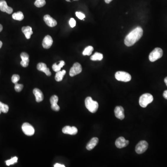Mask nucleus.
<instances>
[{
  "mask_svg": "<svg viewBox=\"0 0 167 167\" xmlns=\"http://www.w3.org/2000/svg\"><path fill=\"white\" fill-rule=\"evenodd\" d=\"M22 130L24 133L28 136H33L35 134L34 127L28 123H25L22 125Z\"/></svg>",
  "mask_w": 167,
  "mask_h": 167,
  "instance_id": "7",
  "label": "nucleus"
},
{
  "mask_svg": "<svg viewBox=\"0 0 167 167\" xmlns=\"http://www.w3.org/2000/svg\"><path fill=\"white\" fill-rule=\"evenodd\" d=\"M129 143V141L126 140L124 137H119L117 139L115 142V145L119 149H121L127 146Z\"/></svg>",
  "mask_w": 167,
  "mask_h": 167,
  "instance_id": "9",
  "label": "nucleus"
},
{
  "mask_svg": "<svg viewBox=\"0 0 167 167\" xmlns=\"http://www.w3.org/2000/svg\"><path fill=\"white\" fill-rule=\"evenodd\" d=\"M115 76L117 80L125 82L130 81L131 79V75L129 73L123 71H118L117 72L115 73Z\"/></svg>",
  "mask_w": 167,
  "mask_h": 167,
  "instance_id": "5",
  "label": "nucleus"
},
{
  "mask_svg": "<svg viewBox=\"0 0 167 167\" xmlns=\"http://www.w3.org/2000/svg\"><path fill=\"white\" fill-rule=\"evenodd\" d=\"M23 88V85L22 84H19L17 83L15 84L14 89L17 92H20L22 90Z\"/></svg>",
  "mask_w": 167,
  "mask_h": 167,
  "instance_id": "30",
  "label": "nucleus"
},
{
  "mask_svg": "<svg viewBox=\"0 0 167 167\" xmlns=\"http://www.w3.org/2000/svg\"><path fill=\"white\" fill-rule=\"evenodd\" d=\"M45 0H36L35 2V5L38 8L43 7L46 4Z\"/></svg>",
  "mask_w": 167,
  "mask_h": 167,
  "instance_id": "27",
  "label": "nucleus"
},
{
  "mask_svg": "<svg viewBox=\"0 0 167 167\" xmlns=\"http://www.w3.org/2000/svg\"><path fill=\"white\" fill-rule=\"evenodd\" d=\"M62 132L66 134L75 135L78 133V129L74 126L71 127L70 126H66L62 129Z\"/></svg>",
  "mask_w": 167,
  "mask_h": 167,
  "instance_id": "14",
  "label": "nucleus"
},
{
  "mask_svg": "<svg viewBox=\"0 0 167 167\" xmlns=\"http://www.w3.org/2000/svg\"><path fill=\"white\" fill-rule=\"evenodd\" d=\"M112 1V0H104L105 2L107 4H110V2H111Z\"/></svg>",
  "mask_w": 167,
  "mask_h": 167,
  "instance_id": "35",
  "label": "nucleus"
},
{
  "mask_svg": "<svg viewBox=\"0 0 167 167\" xmlns=\"http://www.w3.org/2000/svg\"><path fill=\"white\" fill-rule=\"evenodd\" d=\"M143 35V30L140 27H137L131 31L125 39V44L127 47H131L138 41Z\"/></svg>",
  "mask_w": 167,
  "mask_h": 167,
  "instance_id": "1",
  "label": "nucleus"
},
{
  "mask_svg": "<svg viewBox=\"0 0 167 167\" xmlns=\"http://www.w3.org/2000/svg\"><path fill=\"white\" fill-rule=\"evenodd\" d=\"M22 32H23L27 39H30L31 36L33 34L32 27L30 26L23 27L22 28Z\"/></svg>",
  "mask_w": 167,
  "mask_h": 167,
  "instance_id": "20",
  "label": "nucleus"
},
{
  "mask_svg": "<svg viewBox=\"0 0 167 167\" xmlns=\"http://www.w3.org/2000/svg\"><path fill=\"white\" fill-rule=\"evenodd\" d=\"M2 29H3L2 26L1 25V24H0V32L2 30Z\"/></svg>",
  "mask_w": 167,
  "mask_h": 167,
  "instance_id": "36",
  "label": "nucleus"
},
{
  "mask_svg": "<svg viewBox=\"0 0 167 167\" xmlns=\"http://www.w3.org/2000/svg\"><path fill=\"white\" fill-rule=\"evenodd\" d=\"M59 98L56 95H53L50 99V103L51 104V108L53 111L58 112L60 111V108L57 103Z\"/></svg>",
  "mask_w": 167,
  "mask_h": 167,
  "instance_id": "13",
  "label": "nucleus"
},
{
  "mask_svg": "<svg viewBox=\"0 0 167 167\" xmlns=\"http://www.w3.org/2000/svg\"><path fill=\"white\" fill-rule=\"evenodd\" d=\"M9 106L7 104L0 102V110L3 113H7L9 111Z\"/></svg>",
  "mask_w": 167,
  "mask_h": 167,
  "instance_id": "26",
  "label": "nucleus"
},
{
  "mask_svg": "<svg viewBox=\"0 0 167 167\" xmlns=\"http://www.w3.org/2000/svg\"><path fill=\"white\" fill-rule=\"evenodd\" d=\"M53 43V40L51 36L48 35L44 38L42 41V46L45 49H49Z\"/></svg>",
  "mask_w": 167,
  "mask_h": 167,
  "instance_id": "15",
  "label": "nucleus"
},
{
  "mask_svg": "<svg viewBox=\"0 0 167 167\" xmlns=\"http://www.w3.org/2000/svg\"><path fill=\"white\" fill-rule=\"evenodd\" d=\"M12 18L15 20H17V21H21L23 20L24 17L23 13L21 11L15 13L13 14L12 15Z\"/></svg>",
  "mask_w": 167,
  "mask_h": 167,
  "instance_id": "23",
  "label": "nucleus"
},
{
  "mask_svg": "<svg viewBox=\"0 0 167 167\" xmlns=\"http://www.w3.org/2000/svg\"><path fill=\"white\" fill-rule=\"evenodd\" d=\"M94 51V48L92 46H89L85 48L83 52V55H90Z\"/></svg>",
  "mask_w": 167,
  "mask_h": 167,
  "instance_id": "25",
  "label": "nucleus"
},
{
  "mask_svg": "<svg viewBox=\"0 0 167 167\" xmlns=\"http://www.w3.org/2000/svg\"><path fill=\"white\" fill-rule=\"evenodd\" d=\"M164 82H165V84H166V86H167V77L165 78V79H164Z\"/></svg>",
  "mask_w": 167,
  "mask_h": 167,
  "instance_id": "37",
  "label": "nucleus"
},
{
  "mask_svg": "<svg viewBox=\"0 0 167 167\" xmlns=\"http://www.w3.org/2000/svg\"><path fill=\"white\" fill-rule=\"evenodd\" d=\"M73 1H78V0H73Z\"/></svg>",
  "mask_w": 167,
  "mask_h": 167,
  "instance_id": "41",
  "label": "nucleus"
},
{
  "mask_svg": "<svg viewBox=\"0 0 167 167\" xmlns=\"http://www.w3.org/2000/svg\"><path fill=\"white\" fill-rule=\"evenodd\" d=\"M124 109L121 106H117L114 110L115 115L117 118L120 120L124 119L125 117Z\"/></svg>",
  "mask_w": 167,
  "mask_h": 167,
  "instance_id": "10",
  "label": "nucleus"
},
{
  "mask_svg": "<svg viewBox=\"0 0 167 167\" xmlns=\"http://www.w3.org/2000/svg\"><path fill=\"white\" fill-rule=\"evenodd\" d=\"M0 10L2 12H6L9 14H11L13 11L12 8L8 6L5 0H0Z\"/></svg>",
  "mask_w": 167,
  "mask_h": 167,
  "instance_id": "11",
  "label": "nucleus"
},
{
  "mask_svg": "<svg viewBox=\"0 0 167 167\" xmlns=\"http://www.w3.org/2000/svg\"><path fill=\"white\" fill-rule=\"evenodd\" d=\"M66 1H68V2H71V1H72V0H66Z\"/></svg>",
  "mask_w": 167,
  "mask_h": 167,
  "instance_id": "39",
  "label": "nucleus"
},
{
  "mask_svg": "<svg viewBox=\"0 0 167 167\" xmlns=\"http://www.w3.org/2000/svg\"><path fill=\"white\" fill-rule=\"evenodd\" d=\"M148 143L146 141L143 140L139 142L136 145V153L138 154H141L145 152L148 148Z\"/></svg>",
  "mask_w": 167,
  "mask_h": 167,
  "instance_id": "6",
  "label": "nucleus"
},
{
  "mask_svg": "<svg viewBox=\"0 0 167 167\" xmlns=\"http://www.w3.org/2000/svg\"><path fill=\"white\" fill-rule=\"evenodd\" d=\"M153 99V96L150 94H143L139 99V104L142 107L146 108L148 104L152 103Z\"/></svg>",
  "mask_w": 167,
  "mask_h": 167,
  "instance_id": "3",
  "label": "nucleus"
},
{
  "mask_svg": "<svg viewBox=\"0 0 167 167\" xmlns=\"http://www.w3.org/2000/svg\"><path fill=\"white\" fill-rule=\"evenodd\" d=\"M18 158L17 157H13L11 159L7 160L6 161V163L7 166H9V165H12L14 164L15 163L17 162Z\"/></svg>",
  "mask_w": 167,
  "mask_h": 167,
  "instance_id": "28",
  "label": "nucleus"
},
{
  "mask_svg": "<svg viewBox=\"0 0 167 167\" xmlns=\"http://www.w3.org/2000/svg\"><path fill=\"white\" fill-rule=\"evenodd\" d=\"M163 96L164 99H167V90L165 91H164L163 94Z\"/></svg>",
  "mask_w": 167,
  "mask_h": 167,
  "instance_id": "34",
  "label": "nucleus"
},
{
  "mask_svg": "<svg viewBox=\"0 0 167 167\" xmlns=\"http://www.w3.org/2000/svg\"><path fill=\"white\" fill-rule=\"evenodd\" d=\"M29 57H30L29 55L26 53L23 52L21 53V58L22 60L21 62V65L22 66L27 67L28 66L30 62Z\"/></svg>",
  "mask_w": 167,
  "mask_h": 167,
  "instance_id": "17",
  "label": "nucleus"
},
{
  "mask_svg": "<svg viewBox=\"0 0 167 167\" xmlns=\"http://www.w3.org/2000/svg\"><path fill=\"white\" fill-rule=\"evenodd\" d=\"M82 71V68L81 66L79 63H75L73 64L72 68L70 69L69 72L70 76L71 77H73L75 75L81 73Z\"/></svg>",
  "mask_w": 167,
  "mask_h": 167,
  "instance_id": "8",
  "label": "nucleus"
},
{
  "mask_svg": "<svg viewBox=\"0 0 167 167\" xmlns=\"http://www.w3.org/2000/svg\"><path fill=\"white\" fill-rule=\"evenodd\" d=\"M103 55L99 53H95L91 57V60L93 61H100L103 60Z\"/></svg>",
  "mask_w": 167,
  "mask_h": 167,
  "instance_id": "24",
  "label": "nucleus"
},
{
  "mask_svg": "<svg viewBox=\"0 0 167 167\" xmlns=\"http://www.w3.org/2000/svg\"><path fill=\"white\" fill-rule=\"evenodd\" d=\"M66 73V71L65 70H63L61 71H60L59 72H57L55 76V79L58 82L62 81L63 77L64 75H65Z\"/></svg>",
  "mask_w": 167,
  "mask_h": 167,
  "instance_id": "22",
  "label": "nucleus"
},
{
  "mask_svg": "<svg viewBox=\"0 0 167 167\" xmlns=\"http://www.w3.org/2000/svg\"><path fill=\"white\" fill-rule=\"evenodd\" d=\"M44 21L46 24L50 27H54L57 24V21L48 14L45 15L44 17Z\"/></svg>",
  "mask_w": 167,
  "mask_h": 167,
  "instance_id": "12",
  "label": "nucleus"
},
{
  "mask_svg": "<svg viewBox=\"0 0 167 167\" xmlns=\"http://www.w3.org/2000/svg\"><path fill=\"white\" fill-rule=\"evenodd\" d=\"M2 46V42L1 41H0V49L1 48V47Z\"/></svg>",
  "mask_w": 167,
  "mask_h": 167,
  "instance_id": "38",
  "label": "nucleus"
},
{
  "mask_svg": "<svg viewBox=\"0 0 167 167\" xmlns=\"http://www.w3.org/2000/svg\"><path fill=\"white\" fill-rule=\"evenodd\" d=\"M69 25L72 27H74L76 26V21L73 18H71L70 20Z\"/></svg>",
  "mask_w": 167,
  "mask_h": 167,
  "instance_id": "32",
  "label": "nucleus"
},
{
  "mask_svg": "<svg viewBox=\"0 0 167 167\" xmlns=\"http://www.w3.org/2000/svg\"><path fill=\"white\" fill-rule=\"evenodd\" d=\"M99 143V138L97 137H93L87 143L86 145V149L88 150H91L94 148Z\"/></svg>",
  "mask_w": 167,
  "mask_h": 167,
  "instance_id": "19",
  "label": "nucleus"
},
{
  "mask_svg": "<svg viewBox=\"0 0 167 167\" xmlns=\"http://www.w3.org/2000/svg\"><path fill=\"white\" fill-rule=\"evenodd\" d=\"M37 68L38 70L41 72H43L48 76H50L51 75V73L50 70L48 68L46 64L44 63H39L37 65Z\"/></svg>",
  "mask_w": 167,
  "mask_h": 167,
  "instance_id": "16",
  "label": "nucleus"
},
{
  "mask_svg": "<svg viewBox=\"0 0 167 167\" xmlns=\"http://www.w3.org/2000/svg\"><path fill=\"white\" fill-rule=\"evenodd\" d=\"M163 55V51L161 48H155L149 55V60L151 62H155L160 59Z\"/></svg>",
  "mask_w": 167,
  "mask_h": 167,
  "instance_id": "4",
  "label": "nucleus"
},
{
  "mask_svg": "<svg viewBox=\"0 0 167 167\" xmlns=\"http://www.w3.org/2000/svg\"><path fill=\"white\" fill-rule=\"evenodd\" d=\"M1 110H0V114H1Z\"/></svg>",
  "mask_w": 167,
  "mask_h": 167,
  "instance_id": "40",
  "label": "nucleus"
},
{
  "mask_svg": "<svg viewBox=\"0 0 167 167\" xmlns=\"http://www.w3.org/2000/svg\"><path fill=\"white\" fill-rule=\"evenodd\" d=\"M54 167H65V166H64V165H62V164H60L56 163L54 165Z\"/></svg>",
  "mask_w": 167,
  "mask_h": 167,
  "instance_id": "33",
  "label": "nucleus"
},
{
  "mask_svg": "<svg viewBox=\"0 0 167 167\" xmlns=\"http://www.w3.org/2000/svg\"><path fill=\"white\" fill-rule=\"evenodd\" d=\"M85 105L88 111L92 113H95L99 108V104L98 102L94 101L90 97L86 98L85 99Z\"/></svg>",
  "mask_w": 167,
  "mask_h": 167,
  "instance_id": "2",
  "label": "nucleus"
},
{
  "mask_svg": "<svg viewBox=\"0 0 167 167\" xmlns=\"http://www.w3.org/2000/svg\"><path fill=\"white\" fill-rule=\"evenodd\" d=\"M65 65V62L63 60L60 61L59 64H57L56 63H54L52 66V68L54 72H58L60 71L61 68L63 67Z\"/></svg>",
  "mask_w": 167,
  "mask_h": 167,
  "instance_id": "21",
  "label": "nucleus"
},
{
  "mask_svg": "<svg viewBox=\"0 0 167 167\" xmlns=\"http://www.w3.org/2000/svg\"><path fill=\"white\" fill-rule=\"evenodd\" d=\"M76 15L77 17L80 20H84V19L86 17V16H85V14H84L82 13H81V12H76Z\"/></svg>",
  "mask_w": 167,
  "mask_h": 167,
  "instance_id": "31",
  "label": "nucleus"
},
{
  "mask_svg": "<svg viewBox=\"0 0 167 167\" xmlns=\"http://www.w3.org/2000/svg\"><path fill=\"white\" fill-rule=\"evenodd\" d=\"M33 94L35 97L36 102H40L43 101L44 99L43 94L40 89L35 88L33 90Z\"/></svg>",
  "mask_w": 167,
  "mask_h": 167,
  "instance_id": "18",
  "label": "nucleus"
},
{
  "mask_svg": "<svg viewBox=\"0 0 167 167\" xmlns=\"http://www.w3.org/2000/svg\"><path fill=\"white\" fill-rule=\"evenodd\" d=\"M20 78L19 75H17V74H14L12 76L11 80H12V82L15 84L18 82L19 80H20Z\"/></svg>",
  "mask_w": 167,
  "mask_h": 167,
  "instance_id": "29",
  "label": "nucleus"
}]
</instances>
